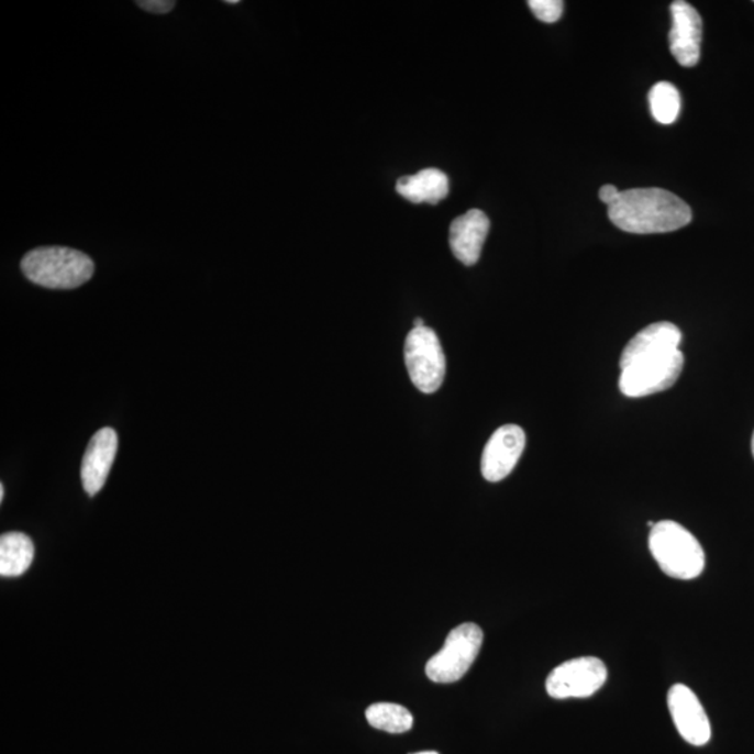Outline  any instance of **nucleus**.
Returning <instances> with one entry per match:
<instances>
[{
	"label": "nucleus",
	"instance_id": "f257e3e1",
	"mask_svg": "<svg viewBox=\"0 0 754 754\" xmlns=\"http://www.w3.org/2000/svg\"><path fill=\"white\" fill-rule=\"evenodd\" d=\"M681 332L669 322L650 324L634 335L621 356L619 389L630 399H640L670 389L684 370L679 350Z\"/></svg>",
	"mask_w": 754,
	"mask_h": 754
},
{
	"label": "nucleus",
	"instance_id": "f03ea898",
	"mask_svg": "<svg viewBox=\"0 0 754 754\" xmlns=\"http://www.w3.org/2000/svg\"><path fill=\"white\" fill-rule=\"evenodd\" d=\"M613 225L629 234H666L689 225L691 209L678 196L659 188L629 189L609 206Z\"/></svg>",
	"mask_w": 754,
	"mask_h": 754
},
{
	"label": "nucleus",
	"instance_id": "7ed1b4c3",
	"mask_svg": "<svg viewBox=\"0 0 754 754\" xmlns=\"http://www.w3.org/2000/svg\"><path fill=\"white\" fill-rule=\"evenodd\" d=\"M95 268L86 253L64 246L38 247L22 260L25 278L49 289L79 288L91 280Z\"/></svg>",
	"mask_w": 754,
	"mask_h": 754
},
{
	"label": "nucleus",
	"instance_id": "20e7f679",
	"mask_svg": "<svg viewBox=\"0 0 754 754\" xmlns=\"http://www.w3.org/2000/svg\"><path fill=\"white\" fill-rule=\"evenodd\" d=\"M648 545L651 555L666 576L694 580L705 570L706 555L700 542L675 521L655 523L650 531Z\"/></svg>",
	"mask_w": 754,
	"mask_h": 754
},
{
	"label": "nucleus",
	"instance_id": "39448f33",
	"mask_svg": "<svg viewBox=\"0 0 754 754\" xmlns=\"http://www.w3.org/2000/svg\"><path fill=\"white\" fill-rule=\"evenodd\" d=\"M484 633L475 623L452 630L443 648L428 661L426 676L436 684H453L468 673L481 651Z\"/></svg>",
	"mask_w": 754,
	"mask_h": 754
},
{
	"label": "nucleus",
	"instance_id": "423d86ee",
	"mask_svg": "<svg viewBox=\"0 0 754 754\" xmlns=\"http://www.w3.org/2000/svg\"><path fill=\"white\" fill-rule=\"evenodd\" d=\"M404 358L408 375L418 390L432 395L446 375V359L437 335L432 329H414L407 335Z\"/></svg>",
	"mask_w": 754,
	"mask_h": 754
},
{
	"label": "nucleus",
	"instance_id": "0eeeda50",
	"mask_svg": "<svg viewBox=\"0 0 754 754\" xmlns=\"http://www.w3.org/2000/svg\"><path fill=\"white\" fill-rule=\"evenodd\" d=\"M606 664L596 657L567 661L552 670L546 679V691L552 699H587L606 685Z\"/></svg>",
	"mask_w": 754,
	"mask_h": 754
},
{
	"label": "nucleus",
	"instance_id": "6e6552de",
	"mask_svg": "<svg viewBox=\"0 0 754 754\" xmlns=\"http://www.w3.org/2000/svg\"><path fill=\"white\" fill-rule=\"evenodd\" d=\"M668 709L679 735L690 745L705 746L711 740V725L705 707L694 690L674 685L668 691Z\"/></svg>",
	"mask_w": 754,
	"mask_h": 754
},
{
	"label": "nucleus",
	"instance_id": "1a4fd4ad",
	"mask_svg": "<svg viewBox=\"0 0 754 754\" xmlns=\"http://www.w3.org/2000/svg\"><path fill=\"white\" fill-rule=\"evenodd\" d=\"M525 448V433L518 425H504L490 436L484 448L481 472L489 483L502 481L518 466Z\"/></svg>",
	"mask_w": 754,
	"mask_h": 754
},
{
	"label": "nucleus",
	"instance_id": "9d476101",
	"mask_svg": "<svg viewBox=\"0 0 754 754\" xmlns=\"http://www.w3.org/2000/svg\"><path fill=\"white\" fill-rule=\"evenodd\" d=\"M673 29L669 33V49L685 67H694L700 60L702 20L699 12L685 0L670 4Z\"/></svg>",
	"mask_w": 754,
	"mask_h": 754
},
{
	"label": "nucleus",
	"instance_id": "9b49d317",
	"mask_svg": "<svg viewBox=\"0 0 754 754\" xmlns=\"http://www.w3.org/2000/svg\"><path fill=\"white\" fill-rule=\"evenodd\" d=\"M117 452L118 435L112 428H102L91 437L81 463L82 487L90 496L104 488Z\"/></svg>",
	"mask_w": 754,
	"mask_h": 754
},
{
	"label": "nucleus",
	"instance_id": "f8f14e48",
	"mask_svg": "<svg viewBox=\"0 0 754 754\" xmlns=\"http://www.w3.org/2000/svg\"><path fill=\"white\" fill-rule=\"evenodd\" d=\"M490 222L481 210H469L457 217L451 225V247L453 255L463 265H477L489 234Z\"/></svg>",
	"mask_w": 754,
	"mask_h": 754
},
{
	"label": "nucleus",
	"instance_id": "ddd939ff",
	"mask_svg": "<svg viewBox=\"0 0 754 754\" xmlns=\"http://www.w3.org/2000/svg\"><path fill=\"white\" fill-rule=\"evenodd\" d=\"M447 175L441 169L428 168L397 180L396 189L402 198L411 203L437 204L439 201L447 198L448 189Z\"/></svg>",
	"mask_w": 754,
	"mask_h": 754
},
{
	"label": "nucleus",
	"instance_id": "4468645a",
	"mask_svg": "<svg viewBox=\"0 0 754 754\" xmlns=\"http://www.w3.org/2000/svg\"><path fill=\"white\" fill-rule=\"evenodd\" d=\"M34 559V544L27 535L8 533L0 536V575L19 577L29 570Z\"/></svg>",
	"mask_w": 754,
	"mask_h": 754
},
{
	"label": "nucleus",
	"instance_id": "2eb2a0df",
	"mask_svg": "<svg viewBox=\"0 0 754 754\" xmlns=\"http://www.w3.org/2000/svg\"><path fill=\"white\" fill-rule=\"evenodd\" d=\"M366 720L376 730L404 733L412 728V714L406 707L392 702H376L366 710Z\"/></svg>",
	"mask_w": 754,
	"mask_h": 754
},
{
	"label": "nucleus",
	"instance_id": "dca6fc26",
	"mask_svg": "<svg viewBox=\"0 0 754 754\" xmlns=\"http://www.w3.org/2000/svg\"><path fill=\"white\" fill-rule=\"evenodd\" d=\"M650 110L661 125H670L680 113V92L673 82L659 81L648 92Z\"/></svg>",
	"mask_w": 754,
	"mask_h": 754
},
{
	"label": "nucleus",
	"instance_id": "f3484780",
	"mask_svg": "<svg viewBox=\"0 0 754 754\" xmlns=\"http://www.w3.org/2000/svg\"><path fill=\"white\" fill-rule=\"evenodd\" d=\"M529 7L536 19L551 24L556 23L562 18L565 3L562 0H530Z\"/></svg>",
	"mask_w": 754,
	"mask_h": 754
},
{
	"label": "nucleus",
	"instance_id": "a211bd4d",
	"mask_svg": "<svg viewBox=\"0 0 754 754\" xmlns=\"http://www.w3.org/2000/svg\"><path fill=\"white\" fill-rule=\"evenodd\" d=\"M136 4L146 12L154 14H167L177 7V2H173V0H141Z\"/></svg>",
	"mask_w": 754,
	"mask_h": 754
},
{
	"label": "nucleus",
	"instance_id": "6ab92c4d",
	"mask_svg": "<svg viewBox=\"0 0 754 754\" xmlns=\"http://www.w3.org/2000/svg\"><path fill=\"white\" fill-rule=\"evenodd\" d=\"M619 196H621V192H619V189L614 185H603L601 189H599V200L602 201V203H606L609 208V206H612L617 203Z\"/></svg>",
	"mask_w": 754,
	"mask_h": 754
},
{
	"label": "nucleus",
	"instance_id": "aec40b11",
	"mask_svg": "<svg viewBox=\"0 0 754 754\" xmlns=\"http://www.w3.org/2000/svg\"><path fill=\"white\" fill-rule=\"evenodd\" d=\"M423 325H425V324H423V320H422V319H420V318L415 319L414 329L423 328Z\"/></svg>",
	"mask_w": 754,
	"mask_h": 754
},
{
	"label": "nucleus",
	"instance_id": "412c9836",
	"mask_svg": "<svg viewBox=\"0 0 754 754\" xmlns=\"http://www.w3.org/2000/svg\"><path fill=\"white\" fill-rule=\"evenodd\" d=\"M3 498H4V487H3V485H0V502H2Z\"/></svg>",
	"mask_w": 754,
	"mask_h": 754
},
{
	"label": "nucleus",
	"instance_id": "4be33fe9",
	"mask_svg": "<svg viewBox=\"0 0 754 754\" xmlns=\"http://www.w3.org/2000/svg\"><path fill=\"white\" fill-rule=\"evenodd\" d=\"M226 4H240V0H226Z\"/></svg>",
	"mask_w": 754,
	"mask_h": 754
},
{
	"label": "nucleus",
	"instance_id": "5701e85b",
	"mask_svg": "<svg viewBox=\"0 0 754 754\" xmlns=\"http://www.w3.org/2000/svg\"><path fill=\"white\" fill-rule=\"evenodd\" d=\"M752 453H753V457H754V433H753V437H752Z\"/></svg>",
	"mask_w": 754,
	"mask_h": 754
},
{
	"label": "nucleus",
	"instance_id": "b1692460",
	"mask_svg": "<svg viewBox=\"0 0 754 754\" xmlns=\"http://www.w3.org/2000/svg\"><path fill=\"white\" fill-rule=\"evenodd\" d=\"M417 754H437L436 752H422V753H417Z\"/></svg>",
	"mask_w": 754,
	"mask_h": 754
}]
</instances>
